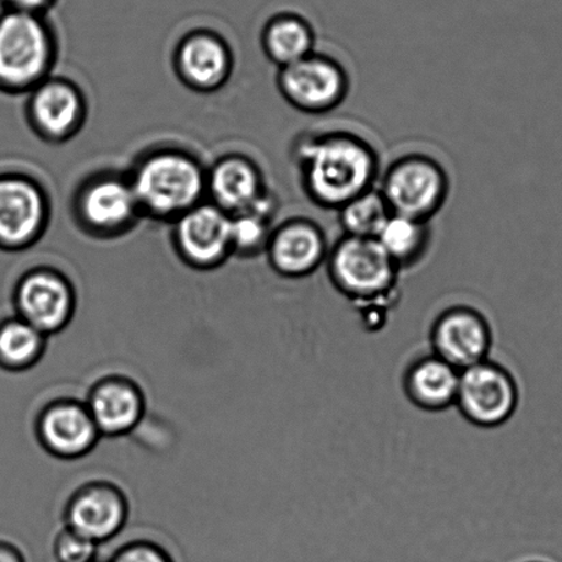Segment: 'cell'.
<instances>
[{
    "instance_id": "obj_29",
    "label": "cell",
    "mask_w": 562,
    "mask_h": 562,
    "mask_svg": "<svg viewBox=\"0 0 562 562\" xmlns=\"http://www.w3.org/2000/svg\"><path fill=\"white\" fill-rule=\"evenodd\" d=\"M0 562H26V560L18 546L0 540Z\"/></svg>"
},
{
    "instance_id": "obj_15",
    "label": "cell",
    "mask_w": 562,
    "mask_h": 562,
    "mask_svg": "<svg viewBox=\"0 0 562 562\" xmlns=\"http://www.w3.org/2000/svg\"><path fill=\"white\" fill-rule=\"evenodd\" d=\"M430 340L434 353L462 371L487 359L493 333L477 310L456 305L436 318Z\"/></svg>"
},
{
    "instance_id": "obj_17",
    "label": "cell",
    "mask_w": 562,
    "mask_h": 562,
    "mask_svg": "<svg viewBox=\"0 0 562 562\" xmlns=\"http://www.w3.org/2000/svg\"><path fill=\"white\" fill-rule=\"evenodd\" d=\"M43 449L59 460H78L95 449L102 438L86 403L58 400L48 403L36 419Z\"/></svg>"
},
{
    "instance_id": "obj_20",
    "label": "cell",
    "mask_w": 562,
    "mask_h": 562,
    "mask_svg": "<svg viewBox=\"0 0 562 562\" xmlns=\"http://www.w3.org/2000/svg\"><path fill=\"white\" fill-rule=\"evenodd\" d=\"M461 371L436 353L408 366L403 386L408 400L423 411L441 412L456 405Z\"/></svg>"
},
{
    "instance_id": "obj_3",
    "label": "cell",
    "mask_w": 562,
    "mask_h": 562,
    "mask_svg": "<svg viewBox=\"0 0 562 562\" xmlns=\"http://www.w3.org/2000/svg\"><path fill=\"white\" fill-rule=\"evenodd\" d=\"M56 34L43 15L8 9L0 14V92L29 95L53 76Z\"/></svg>"
},
{
    "instance_id": "obj_16",
    "label": "cell",
    "mask_w": 562,
    "mask_h": 562,
    "mask_svg": "<svg viewBox=\"0 0 562 562\" xmlns=\"http://www.w3.org/2000/svg\"><path fill=\"white\" fill-rule=\"evenodd\" d=\"M173 68L186 87L206 94L222 89L231 79L234 56L222 36L199 30L184 35L175 47Z\"/></svg>"
},
{
    "instance_id": "obj_22",
    "label": "cell",
    "mask_w": 562,
    "mask_h": 562,
    "mask_svg": "<svg viewBox=\"0 0 562 562\" xmlns=\"http://www.w3.org/2000/svg\"><path fill=\"white\" fill-rule=\"evenodd\" d=\"M379 244L401 271L422 263L432 244L430 223L392 214L378 234Z\"/></svg>"
},
{
    "instance_id": "obj_1",
    "label": "cell",
    "mask_w": 562,
    "mask_h": 562,
    "mask_svg": "<svg viewBox=\"0 0 562 562\" xmlns=\"http://www.w3.org/2000/svg\"><path fill=\"white\" fill-rule=\"evenodd\" d=\"M299 182L311 203L338 211L379 184V151L362 135L348 130L311 131L292 147Z\"/></svg>"
},
{
    "instance_id": "obj_7",
    "label": "cell",
    "mask_w": 562,
    "mask_h": 562,
    "mask_svg": "<svg viewBox=\"0 0 562 562\" xmlns=\"http://www.w3.org/2000/svg\"><path fill=\"white\" fill-rule=\"evenodd\" d=\"M277 87L283 100L296 111L322 116L346 102L351 78L338 59L315 50L308 57L278 69Z\"/></svg>"
},
{
    "instance_id": "obj_13",
    "label": "cell",
    "mask_w": 562,
    "mask_h": 562,
    "mask_svg": "<svg viewBox=\"0 0 562 562\" xmlns=\"http://www.w3.org/2000/svg\"><path fill=\"white\" fill-rule=\"evenodd\" d=\"M326 233L310 217H291L274 227L266 256L278 276L300 280L313 276L327 260Z\"/></svg>"
},
{
    "instance_id": "obj_4",
    "label": "cell",
    "mask_w": 562,
    "mask_h": 562,
    "mask_svg": "<svg viewBox=\"0 0 562 562\" xmlns=\"http://www.w3.org/2000/svg\"><path fill=\"white\" fill-rule=\"evenodd\" d=\"M72 216L81 232L97 239L123 237L144 220L127 172L113 169L81 180L72 198Z\"/></svg>"
},
{
    "instance_id": "obj_6",
    "label": "cell",
    "mask_w": 562,
    "mask_h": 562,
    "mask_svg": "<svg viewBox=\"0 0 562 562\" xmlns=\"http://www.w3.org/2000/svg\"><path fill=\"white\" fill-rule=\"evenodd\" d=\"M378 186L394 214L428 223L445 209L451 192L449 172L424 153L395 158Z\"/></svg>"
},
{
    "instance_id": "obj_27",
    "label": "cell",
    "mask_w": 562,
    "mask_h": 562,
    "mask_svg": "<svg viewBox=\"0 0 562 562\" xmlns=\"http://www.w3.org/2000/svg\"><path fill=\"white\" fill-rule=\"evenodd\" d=\"M108 562H173L166 550L149 540H135L120 548Z\"/></svg>"
},
{
    "instance_id": "obj_21",
    "label": "cell",
    "mask_w": 562,
    "mask_h": 562,
    "mask_svg": "<svg viewBox=\"0 0 562 562\" xmlns=\"http://www.w3.org/2000/svg\"><path fill=\"white\" fill-rule=\"evenodd\" d=\"M313 26L296 14H281L271 19L261 32V48L265 56L278 69L300 61L316 48Z\"/></svg>"
},
{
    "instance_id": "obj_9",
    "label": "cell",
    "mask_w": 562,
    "mask_h": 562,
    "mask_svg": "<svg viewBox=\"0 0 562 562\" xmlns=\"http://www.w3.org/2000/svg\"><path fill=\"white\" fill-rule=\"evenodd\" d=\"M76 303L72 282L53 267L40 266L24 272L14 288L18 316L47 337L70 324Z\"/></svg>"
},
{
    "instance_id": "obj_2",
    "label": "cell",
    "mask_w": 562,
    "mask_h": 562,
    "mask_svg": "<svg viewBox=\"0 0 562 562\" xmlns=\"http://www.w3.org/2000/svg\"><path fill=\"white\" fill-rule=\"evenodd\" d=\"M127 175L146 220L172 225L205 201L206 169L188 150L158 147L145 151Z\"/></svg>"
},
{
    "instance_id": "obj_31",
    "label": "cell",
    "mask_w": 562,
    "mask_h": 562,
    "mask_svg": "<svg viewBox=\"0 0 562 562\" xmlns=\"http://www.w3.org/2000/svg\"><path fill=\"white\" fill-rule=\"evenodd\" d=\"M91 562H98V561L95 560V561H91Z\"/></svg>"
},
{
    "instance_id": "obj_11",
    "label": "cell",
    "mask_w": 562,
    "mask_h": 562,
    "mask_svg": "<svg viewBox=\"0 0 562 562\" xmlns=\"http://www.w3.org/2000/svg\"><path fill=\"white\" fill-rule=\"evenodd\" d=\"M518 400L516 380L504 366L485 359L461 371L456 405L477 427L505 424L516 413Z\"/></svg>"
},
{
    "instance_id": "obj_26",
    "label": "cell",
    "mask_w": 562,
    "mask_h": 562,
    "mask_svg": "<svg viewBox=\"0 0 562 562\" xmlns=\"http://www.w3.org/2000/svg\"><path fill=\"white\" fill-rule=\"evenodd\" d=\"M98 544L74 529L64 527L54 540V555L58 562L95 561Z\"/></svg>"
},
{
    "instance_id": "obj_28",
    "label": "cell",
    "mask_w": 562,
    "mask_h": 562,
    "mask_svg": "<svg viewBox=\"0 0 562 562\" xmlns=\"http://www.w3.org/2000/svg\"><path fill=\"white\" fill-rule=\"evenodd\" d=\"M4 2L8 3L9 9L42 15L52 7L54 0H4Z\"/></svg>"
},
{
    "instance_id": "obj_19",
    "label": "cell",
    "mask_w": 562,
    "mask_h": 562,
    "mask_svg": "<svg viewBox=\"0 0 562 562\" xmlns=\"http://www.w3.org/2000/svg\"><path fill=\"white\" fill-rule=\"evenodd\" d=\"M267 192L263 172L247 156H223L206 171V195L228 215L248 211Z\"/></svg>"
},
{
    "instance_id": "obj_8",
    "label": "cell",
    "mask_w": 562,
    "mask_h": 562,
    "mask_svg": "<svg viewBox=\"0 0 562 562\" xmlns=\"http://www.w3.org/2000/svg\"><path fill=\"white\" fill-rule=\"evenodd\" d=\"M52 201L45 186L31 175L0 173V249L23 252L45 236Z\"/></svg>"
},
{
    "instance_id": "obj_25",
    "label": "cell",
    "mask_w": 562,
    "mask_h": 562,
    "mask_svg": "<svg viewBox=\"0 0 562 562\" xmlns=\"http://www.w3.org/2000/svg\"><path fill=\"white\" fill-rule=\"evenodd\" d=\"M274 227V217L261 215L252 210L232 215L233 255L239 258H255L265 254Z\"/></svg>"
},
{
    "instance_id": "obj_30",
    "label": "cell",
    "mask_w": 562,
    "mask_h": 562,
    "mask_svg": "<svg viewBox=\"0 0 562 562\" xmlns=\"http://www.w3.org/2000/svg\"><path fill=\"white\" fill-rule=\"evenodd\" d=\"M527 562H546V561H527Z\"/></svg>"
},
{
    "instance_id": "obj_18",
    "label": "cell",
    "mask_w": 562,
    "mask_h": 562,
    "mask_svg": "<svg viewBox=\"0 0 562 562\" xmlns=\"http://www.w3.org/2000/svg\"><path fill=\"white\" fill-rule=\"evenodd\" d=\"M85 403L101 436L109 438L133 432L146 411L144 391L123 375H108L98 381Z\"/></svg>"
},
{
    "instance_id": "obj_23",
    "label": "cell",
    "mask_w": 562,
    "mask_h": 562,
    "mask_svg": "<svg viewBox=\"0 0 562 562\" xmlns=\"http://www.w3.org/2000/svg\"><path fill=\"white\" fill-rule=\"evenodd\" d=\"M47 336L20 316L0 322V368L24 371L45 355Z\"/></svg>"
},
{
    "instance_id": "obj_5",
    "label": "cell",
    "mask_w": 562,
    "mask_h": 562,
    "mask_svg": "<svg viewBox=\"0 0 562 562\" xmlns=\"http://www.w3.org/2000/svg\"><path fill=\"white\" fill-rule=\"evenodd\" d=\"M325 266L333 286L358 303L389 299L401 274L378 239L344 234L331 245Z\"/></svg>"
},
{
    "instance_id": "obj_14",
    "label": "cell",
    "mask_w": 562,
    "mask_h": 562,
    "mask_svg": "<svg viewBox=\"0 0 562 562\" xmlns=\"http://www.w3.org/2000/svg\"><path fill=\"white\" fill-rule=\"evenodd\" d=\"M64 518L65 527L100 544L116 537L124 528L128 501L116 484L87 483L70 496Z\"/></svg>"
},
{
    "instance_id": "obj_24",
    "label": "cell",
    "mask_w": 562,
    "mask_h": 562,
    "mask_svg": "<svg viewBox=\"0 0 562 562\" xmlns=\"http://www.w3.org/2000/svg\"><path fill=\"white\" fill-rule=\"evenodd\" d=\"M337 214L344 236L375 238L394 212L375 186L341 206Z\"/></svg>"
},
{
    "instance_id": "obj_12",
    "label": "cell",
    "mask_w": 562,
    "mask_h": 562,
    "mask_svg": "<svg viewBox=\"0 0 562 562\" xmlns=\"http://www.w3.org/2000/svg\"><path fill=\"white\" fill-rule=\"evenodd\" d=\"M25 114L31 130L43 142L63 145L83 128L89 105L72 80L50 76L30 92Z\"/></svg>"
},
{
    "instance_id": "obj_10",
    "label": "cell",
    "mask_w": 562,
    "mask_h": 562,
    "mask_svg": "<svg viewBox=\"0 0 562 562\" xmlns=\"http://www.w3.org/2000/svg\"><path fill=\"white\" fill-rule=\"evenodd\" d=\"M172 245L186 266L215 270L233 256L232 215L203 201L172 223Z\"/></svg>"
}]
</instances>
